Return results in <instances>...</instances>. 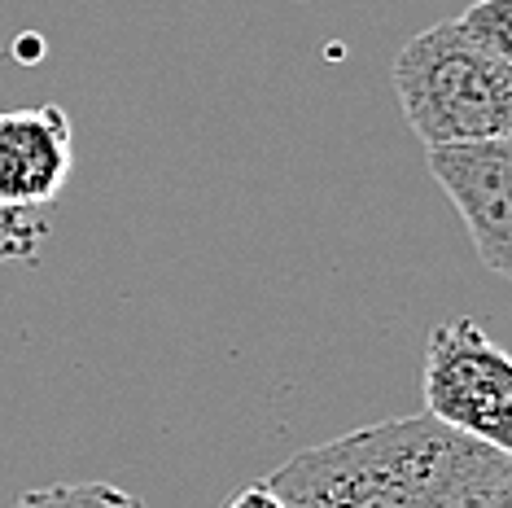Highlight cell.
Instances as JSON below:
<instances>
[{
	"mask_svg": "<svg viewBox=\"0 0 512 508\" xmlns=\"http://www.w3.org/2000/svg\"><path fill=\"white\" fill-rule=\"evenodd\" d=\"M486 443L434 417H394L289 456L267 478L285 508H442Z\"/></svg>",
	"mask_w": 512,
	"mask_h": 508,
	"instance_id": "6da1fadb",
	"label": "cell"
},
{
	"mask_svg": "<svg viewBox=\"0 0 512 508\" xmlns=\"http://www.w3.org/2000/svg\"><path fill=\"white\" fill-rule=\"evenodd\" d=\"M390 79L425 149L512 132V62L469 40L456 18L407 40Z\"/></svg>",
	"mask_w": 512,
	"mask_h": 508,
	"instance_id": "7a4b0ae2",
	"label": "cell"
},
{
	"mask_svg": "<svg viewBox=\"0 0 512 508\" xmlns=\"http://www.w3.org/2000/svg\"><path fill=\"white\" fill-rule=\"evenodd\" d=\"M421 395L425 417L473 443L512 452V360L477 320L456 316L429 333Z\"/></svg>",
	"mask_w": 512,
	"mask_h": 508,
	"instance_id": "3957f363",
	"label": "cell"
},
{
	"mask_svg": "<svg viewBox=\"0 0 512 508\" xmlns=\"http://www.w3.org/2000/svg\"><path fill=\"white\" fill-rule=\"evenodd\" d=\"M429 176L460 211L477 259L495 276L512 272V141H460L425 149Z\"/></svg>",
	"mask_w": 512,
	"mask_h": 508,
	"instance_id": "277c9868",
	"label": "cell"
},
{
	"mask_svg": "<svg viewBox=\"0 0 512 508\" xmlns=\"http://www.w3.org/2000/svg\"><path fill=\"white\" fill-rule=\"evenodd\" d=\"M75 136L62 106L0 110V215L49 206L66 189Z\"/></svg>",
	"mask_w": 512,
	"mask_h": 508,
	"instance_id": "5b68a950",
	"label": "cell"
},
{
	"mask_svg": "<svg viewBox=\"0 0 512 508\" xmlns=\"http://www.w3.org/2000/svg\"><path fill=\"white\" fill-rule=\"evenodd\" d=\"M442 508H512V456L499 447H482V456Z\"/></svg>",
	"mask_w": 512,
	"mask_h": 508,
	"instance_id": "8992f818",
	"label": "cell"
},
{
	"mask_svg": "<svg viewBox=\"0 0 512 508\" xmlns=\"http://www.w3.org/2000/svg\"><path fill=\"white\" fill-rule=\"evenodd\" d=\"M9 508H145V500L110 482H53V487L22 491Z\"/></svg>",
	"mask_w": 512,
	"mask_h": 508,
	"instance_id": "52a82bcc",
	"label": "cell"
},
{
	"mask_svg": "<svg viewBox=\"0 0 512 508\" xmlns=\"http://www.w3.org/2000/svg\"><path fill=\"white\" fill-rule=\"evenodd\" d=\"M456 22L469 40H477L482 49L512 62V0H477Z\"/></svg>",
	"mask_w": 512,
	"mask_h": 508,
	"instance_id": "ba28073f",
	"label": "cell"
},
{
	"mask_svg": "<svg viewBox=\"0 0 512 508\" xmlns=\"http://www.w3.org/2000/svg\"><path fill=\"white\" fill-rule=\"evenodd\" d=\"M224 508H285V500L267 487V478H263V482H250V487L232 491L224 500Z\"/></svg>",
	"mask_w": 512,
	"mask_h": 508,
	"instance_id": "9c48e42d",
	"label": "cell"
}]
</instances>
